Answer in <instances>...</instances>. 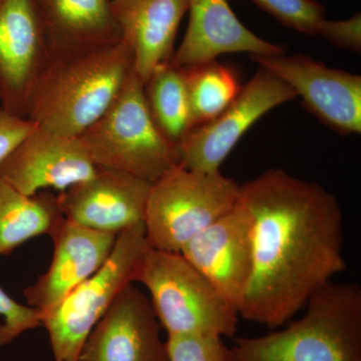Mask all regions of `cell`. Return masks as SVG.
<instances>
[{
  "mask_svg": "<svg viewBox=\"0 0 361 361\" xmlns=\"http://www.w3.org/2000/svg\"><path fill=\"white\" fill-rule=\"evenodd\" d=\"M251 216L252 270L239 316L278 329L348 268L343 214L322 185L269 169L240 185Z\"/></svg>",
  "mask_w": 361,
  "mask_h": 361,
  "instance_id": "cell-1",
  "label": "cell"
},
{
  "mask_svg": "<svg viewBox=\"0 0 361 361\" xmlns=\"http://www.w3.org/2000/svg\"><path fill=\"white\" fill-rule=\"evenodd\" d=\"M133 70L134 56L123 39L52 59L33 87L26 118L40 129L80 137L110 108Z\"/></svg>",
  "mask_w": 361,
  "mask_h": 361,
  "instance_id": "cell-2",
  "label": "cell"
},
{
  "mask_svg": "<svg viewBox=\"0 0 361 361\" xmlns=\"http://www.w3.org/2000/svg\"><path fill=\"white\" fill-rule=\"evenodd\" d=\"M302 317L265 336L237 337L233 361H361V287L330 281Z\"/></svg>",
  "mask_w": 361,
  "mask_h": 361,
  "instance_id": "cell-3",
  "label": "cell"
},
{
  "mask_svg": "<svg viewBox=\"0 0 361 361\" xmlns=\"http://www.w3.org/2000/svg\"><path fill=\"white\" fill-rule=\"evenodd\" d=\"M78 137L97 168L121 171L149 183L178 166L177 149L154 123L144 82L135 70L110 108Z\"/></svg>",
  "mask_w": 361,
  "mask_h": 361,
  "instance_id": "cell-4",
  "label": "cell"
},
{
  "mask_svg": "<svg viewBox=\"0 0 361 361\" xmlns=\"http://www.w3.org/2000/svg\"><path fill=\"white\" fill-rule=\"evenodd\" d=\"M137 282L168 336L234 337L239 313L180 252L149 247Z\"/></svg>",
  "mask_w": 361,
  "mask_h": 361,
  "instance_id": "cell-5",
  "label": "cell"
},
{
  "mask_svg": "<svg viewBox=\"0 0 361 361\" xmlns=\"http://www.w3.org/2000/svg\"><path fill=\"white\" fill-rule=\"evenodd\" d=\"M240 185L217 172L177 166L152 184L145 214L149 245L180 252L190 240L229 212L239 200Z\"/></svg>",
  "mask_w": 361,
  "mask_h": 361,
  "instance_id": "cell-6",
  "label": "cell"
},
{
  "mask_svg": "<svg viewBox=\"0 0 361 361\" xmlns=\"http://www.w3.org/2000/svg\"><path fill=\"white\" fill-rule=\"evenodd\" d=\"M149 247L144 223L121 232L101 269L42 315L54 361H78L85 339L118 294L139 280Z\"/></svg>",
  "mask_w": 361,
  "mask_h": 361,
  "instance_id": "cell-7",
  "label": "cell"
},
{
  "mask_svg": "<svg viewBox=\"0 0 361 361\" xmlns=\"http://www.w3.org/2000/svg\"><path fill=\"white\" fill-rule=\"evenodd\" d=\"M296 97L290 85L260 66L224 111L211 122L193 128L178 145V166L199 172L220 171L253 123Z\"/></svg>",
  "mask_w": 361,
  "mask_h": 361,
  "instance_id": "cell-8",
  "label": "cell"
},
{
  "mask_svg": "<svg viewBox=\"0 0 361 361\" xmlns=\"http://www.w3.org/2000/svg\"><path fill=\"white\" fill-rule=\"evenodd\" d=\"M252 61L290 85L310 113L342 135L361 133V78L306 54H253Z\"/></svg>",
  "mask_w": 361,
  "mask_h": 361,
  "instance_id": "cell-9",
  "label": "cell"
},
{
  "mask_svg": "<svg viewBox=\"0 0 361 361\" xmlns=\"http://www.w3.org/2000/svg\"><path fill=\"white\" fill-rule=\"evenodd\" d=\"M51 61L37 0H0V109L27 118L33 87Z\"/></svg>",
  "mask_w": 361,
  "mask_h": 361,
  "instance_id": "cell-10",
  "label": "cell"
},
{
  "mask_svg": "<svg viewBox=\"0 0 361 361\" xmlns=\"http://www.w3.org/2000/svg\"><path fill=\"white\" fill-rule=\"evenodd\" d=\"M97 170L80 137L35 127L0 164V179L33 196L49 189L66 191Z\"/></svg>",
  "mask_w": 361,
  "mask_h": 361,
  "instance_id": "cell-11",
  "label": "cell"
},
{
  "mask_svg": "<svg viewBox=\"0 0 361 361\" xmlns=\"http://www.w3.org/2000/svg\"><path fill=\"white\" fill-rule=\"evenodd\" d=\"M151 300L129 284L97 323L78 361H169Z\"/></svg>",
  "mask_w": 361,
  "mask_h": 361,
  "instance_id": "cell-12",
  "label": "cell"
},
{
  "mask_svg": "<svg viewBox=\"0 0 361 361\" xmlns=\"http://www.w3.org/2000/svg\"><path fill=\"white\" fill-rule=\"evenodd\" d=\"M152 184L121 171L97 168L90 179L58 193L59 207L66 220L118 236L144 223Z\"/></svg>",
  "mask_w": 361,
  "mask_h": 361,
  "instance_id": "cell-13",
  "label": "cell"
},
{
  "mask_svg": "<svg viewBox=\"0 0 361 361\" xmlns=\"http://www.w3.org/2000/svg\"><path fill=\"white\" fill-rule=\"evenodd\" d=\"M251 216L238 200L180 253L239 313L252 270Z\"/></svg>",
  "mask_w": 361,
  "mask_h": 361,
  "instance_id": "cell-14",
  "label": "cell"
},
{
  "mask_svg": "<svg viewBox=\"0 0 361 361\" xmlns=\"http://www.w3.org/2000/svg\"><path fill=\"white\" fill-rule=\"evenodd\" d=\"M49 236L54 256L49 269L23 290L27 304L42 315L89 279L110 257L116 236L75 224L63 218Z\"/></svg>",
  "mask_w": 361,
  "mask_h": 361,
  "instance_id": "cell-15",
  "label": "cell"
},
{
  "mask_svg": "<svg viewBox=\"0 0 361 361\" xmlns=\"http://www.w3.org/2000/svg\"><path fill=\"white\" fill-rule=\"evenodd\" d=\"M188 11L184 39L168 61L172 66L196 65L232 52L285 54L282 45L266 42L242 25L228 0H188Z\"/></svg>",
  "mask_w": 361,
  "mask_h": 361,
  "instance_id": "cell-16",
  "label": "cell"
},
{
  "mask_svg": "<svg viewBox=\"0 0 361 361\" xmlns=\"http://www.w3.org/2000/svg\"><path fill=\"white\" fill-rule=\"evenodd\" d=\"M123 39L134 56V70L146 82L157 66L168 63L188 0H111Z\"/></svg>",
  "mask_w": 361,
  "mask_h": 361,
  "instance_id": "cell-17",
  "label": "cell"
},
{
  "mask_svg": "<svg viewBox=\"0 0 361 361\" xmlns=\"http://www.w3.org/2000/svg\"><path fill=\"white\" fill-rule=\"evenodd\" d=\"M52 59L68 58L123 39L111 0H37Z\"/></svg>",
  "mask_w": 361,
  "mask_h": 361,
  "instance_id": "cell-18",
  "label": "cell"
},
{
  "mask_svg": "<svg viewBox=\"0 0 361 361\" xmlns=\"http://www.w3.org/2000/svg\"><path fill=\"white\" fill-rule=\"evenodd\" d=\"M58 194L26 196L0 179V255H8L28 240L51 235L63 219Z\"/></svg>",
  "mask_w": 361,
  "mask_h": 361,
  "instance_id": "cell-19",
  "label": "cell"
},
{
  "mask_svg": "<svg viewBox=\"0 0 361 361\" xmlns=\"http://www.w3.org/2000/svg\"><path fill=\"white\" fill-rule=\"evenodd\" d=\"M144 96L157 128L177 148L193 129L183 68L157 66L144 84Z\"/></svg>",
  "mask_w": 361,
  "mask_h": 361,
  "instance_id": "cell-20",
  "label": "cell"
},
{
  "mask_svg": "<svg viewBox=\"0 0 361 361\" xmlns=\"http://www.w3.org/2000/svg\"><path fill=\"white\" fill-rule=\"evenodd\" d=\"M182 68L193 128L217 118L242 89L234 71L217 59Z\"/></svg>",
  "mask_w": 361,
  "mask_h": 361,
  "instance_id": "cell-21",
  "label": "cell"
},
{
  "mask_svg": "<svg viewBox=\"0 0 361 361\" xmlns=\"http://www.w3.org/2000/svg\"><path fill=\"white\" fill-rule=\"evenodd\" d=\"M282 25L298 32L316 35L318 23L326 8L315 0H251Z\"/></svg>",
  "mask_w": 361,
  "mask_h": 361,
  "instance_id": "cell-22",
  "label": "cell"
},
{
  "mask_svg": "<svg viewBox=\"0 0 361 361\" xmlns=\"http://www.w3.org/2000/svg\"><path fill=\"white\" fill-rule=\"evenodd\" d=\"M169 361H233L219 336H172L167 339Z\"/></svg>",
  "mask_w": 361,
  "mask_h": 361,
  "instance_id": "cell-23",
  "label": "cell"
},
{
  "mask_svg": "<svg viewBox=\"0 0 361 361\" xmlns=\"http://www.w3.org/2000/svg\"><path fill=\"white\" fill-rule=\"evenodd\" d=\"M40 326V311L14 300L0 286V348L11 343L25 332Z\"/></svg>",
  "mask_w": 361,
  "mask_h": 361,
  "instance_id": "cell-24",
  "label": "cell"
},
{
  "mask_svg": "<svg viewBox=\"0 0 361 361\" xmlns=\"http://www.w3.org/2000/svg\"><path fill=\"white\" fill-rule=\"evenodd\" d=\"M322 35L330 44L338 49L360 54L361 51V14L355 13L345 20L319 21L316 35Z\"/></svg>",
  "mask_w": 361,
  "mask_h": 361,
  "instance_id": "cell-25",
  "label": "cell"
},
{
  "mask_svg": "<svg viewBox=\"0 0 361 361\" xmlns=\"http://www.w3.org/2000/svg\"><path fill=\"white\" fill-rule=\"evenodd\" d=\"M37 126L0 109V164Z\"/></svg>",
  "mask_w": 361,
  "mask_h": 361,
  "instance_id": "cell-26",
  "label": "cell"
}]
</instances>
